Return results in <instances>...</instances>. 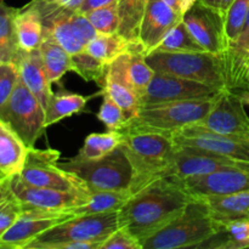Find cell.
I'll use <instances>...</instances> for the list:
<instances>
[{"label": "cell", "mask_w": 249, "mask_h": 249, "mask_svg": "<svg viewBox=\"0 0 249 249\" xmlns=\"http://www.w3.org/2000/svg\"><path fill=\"white\" fill-rule=\"evenodd\" d=\"M172 178H160L131 195L118 211L119 226L141 242L174 220L194 199Z\"/></svg>", "instance_id": "obj_1"}, {"label": "cell", "mask_w": 249, "mask_h": 249, "mask_svg": "<svg viewBox=\"0 0 249 249\" xmlns=\"http://www.w3.org/2000/svg\"><path fill=\"white\" fill-rule=\"evenodd\" d=\"M119 147L133 168L130 191L135 194L151 182L173 173L177 146L172 136L148 131H121Z\"/></svg>", "instance_id": "obj_2"}, {"label": "cell", "mask_w": 249, "mask_h": 249, "mask_svg": "<svg viewBox=\"0 0 249 249\" xmlns=\"http://www.w3.org/2000/svg\"><path fill=\"white\" fill-rule=\"evenodd\" d=\"M207 202L195 197L180 215L141 242L142 249L196 248L219 231Z\"/></svg>", "instance_id": "obj_3"}, {"label": "cell", "mask_w": 249, "mask_h": 249, "mask_svg": "<svg viewBox=\"0 0 249 249\" xmlns=\"http://www.w3.org/2000/svg\"><path fill=\"white\" fill-rule=\"evenodd\" d=\"M214 99L169 101L140 106L135 118L130 119L121 131H148L172 136L178 130L206 118Z\"/></svg>", "instance_id": "obj_4"}, {"label": "cell", "mask_w": 249, "mask_h": 249, "mask_svg": "<svg viewBox=\"0 0 249 249\" xmlns=\"http://www.w3.org/2000/svg\"><path fill=\"white\" fill-rule=\"evenodd\" d=\"M146 61L155 72L196 80L199 83L228 89V67L225 53H160L153 51Z\"/></svg>", "instance_id": "obj_5"}, {"label": "cell", "mask_w": 249, "mask_h": 249, "mask_svg": "<svg viewBox=\"0 0 249 249\" xmlns=\"http://www.w3.org/2000/svg\"><path fill=\"white\" fill-rule=\"evenodd\" d=\"M118 228V212L71 216L38 236L26 249H58L71 242H99L102 245Z\"/></svg>", "instance_id": "obj_6"}, {"label": "cell", "mask_w": 249, "mask_h": 249, "mask_svg": "<svg viewBox=\"0 0 249 249\" xmlns=\"http://www.w3.org/2000/svg\"><path fill=\"white\" fill-rule=\"evenodd\" d=\"M58 164L83 180L91 192L130 191L133 168L119 146L99 160H87L73 157L66 162H58Z\"/></svg>", "instance_id": "obj_7"}, {"label": "cell", "mask_w": 249, "mask_h": 249, "mask_svg": "<svg viewBox=\"0 0 249 249\" xmlns=\"http://www.w3.org/2000/svg\"><path fill=\"white\" fill-rule=\"evenodd\" d=\"M10 189L21 204L22 214L39 218H71L68 209L83 204L91 195L33 186L24 182L18 175L10 179Z\"/></svg>", "instance_id": "obj_8"}, {"label": "cell", "mask_w": 249, "mask_h": 249, "mask_svg": "<svg viewBox=\"0 0 249 249\" xmlns=\"http://www.w3.org/2000/svg\"><path fill=\"white\" fill-rule=\"evenodd\" d=\"M60 151L53 148H29L24 167L18 177L33 186L91 194L83 180L60 167Z\"/></svg>", "instance_id": "obj_9"}, {"label": "cell", "mask_w": 249, "mask_h": 249, "mask_svg": "<svg viewBox=\"0 0 249 249\" xmlns=\"http://www.w3.org/2000/svg\"><path fill=\"white\" fill-rule=\"evenodd\" d=\"M0 119L6 122L29 148L34 147L46 129L45 109L21 77L7 104L0 108Z\"/></svg>", "instance_id": "obj_10"}, {"label": "cell", "mask_w": 249, "mask_h": 249, "mask_svg": "<svg viewBox=\"0 0 249 249\" xmlns=\"http://www.w3.org/2000/svg\"><path fill=\"white\" fill-rule=\"evenodd\" d=\"M178 147L192 148L211 155L249 163V139L214 133L198 124L184 126L173 134Z\"/></svg>", "instance_id": "obj_11"}, {"label": "cell", "mask_w": 249, "mask_h": 249, "mask_svg": "<svg viewBox=\"0 0 249 249\" xmlns=\"http://www.w3.org/2000/svg\"><path fill=\"white\" fill-rule=\"evenodd\" d=\"M223 90V88L206 83L156 72L145 95L141 99L140 106L169 101L214 99Z\"/></svg>", "instance_id": "obj_12"}, {"label": "cell", "mask_w": 249, "mask_h": 249, "mask_svg": "<svg viewBox=\"0 0 249 249\" xmlns=\"http://www.w3.org/2000/svg\"><path fill=\"white\" fill-rule=\"evenodd\" d=\"M199 45L215 55H224L230 48L226 34L225 15L197 0L182 17Z\"/></svg>", "instance_id": "obj_13"}, {"label": "cell", "mask_w": 249, "mask_h": 249, "mask_svg": "<svg viewBox=\"0 0 249 249\" xmlns=\"http://www.w3.org/2000/svg\"><path fill=\"white\" fill-rule=\"evenodd\" d=\"M238 95L224 89L214 100L211 111L198 124L214 133L249 139V116Z\"/></svg>", "instance_id": "obj_14"}, {"label": "cell", "mask_w": 249, "mask_h": 249, "mask_svg": "<svg viewBox=\"0 0 249 249\" xmlns=\"http://www.w3.org/2000/svg\"><path fill=\"white\" fill-rule=\"evenodd\" d=\"M172 179L196 198L225 196L249 190V163L243 167L220 169L209 174Z\"/></svg>", "instance_id": "obj_15"}, {"label": "cell", "mask_w": 249, "mask_h": 249, "mask_svg": "<svg viewBox=\"0 0 249 249\" xmlns=\"http://www.w3.org/2000/svg\"><path fill=\"white\" fill-rule=\"evenodd\" d=\"M40 12L43 28L50 32L53 38L71 53L85 50V45L75 34L74 18L78 10L68 9L50 0H32Z\"/></svg>", "instance_id": "obj_16"}, {"label": "cell", "mask_w": 249, "mask_h": 249, "mask_svg": "<svg viewBox=\"0 0 249 249\" xmlns=\"http://www.w3.org/2000/svg\"><path fill=\"white\" fill-rule=\"evenodd\" d=\"M182 17L162 0H148L139 33V43L142 46L143 55L153 53Z\"/></svg>", "instance_id": "obj_17"}, {"label": "cell", "mask_w": 249, "mask_h": 249, "mask_svg": "<svg viewBox=\"0 0 249 249\" xmlns=\"http://www.w3.org/2000/svg\"><path fill=\"white\" fill-rule=\"evenodd\" d=\"M107 73L126 85L140 102L156 72L147 63L142 51L131 50L109 63Z\"/></svg>", "instance_id": "obj_18"}, {"label": "cell", "mask_w": 249, "mask_h": 249, "mask_svg": "<svg viewBox=\"0 0 249 249\" xmlns=\"http://www.w3.org/2000/svg\"><path fill=\"white\" fill-rule=\"evenodd\" d=\"M17 66H18L19 77L23 80L24 85L45 109L53 92L51 90L53 83L49 80L44 68L40 50L36 49L32 51H23Z\"/></svg>", "instance_id": "obj_19"}, {"label": "cell", "mask_w": 249, "mask_h": 249, "mask_svg": "<svg viewBox=\"0 0 249 249\" xmlns=\"http://www.w3.org/2000/svg\"><path fill=\"white\" fill-rule=\"evenodd\" d=\"M66 219L39 218L21 214L14 225L0 237V248L26 249L38 236Z\"/></svg>", "instance_id": "obj_20"}, {"label": "cell", "mask_w": 249, "mask_h": 249, "mask_svg": "<svg viewBox=\"0 0 249 249\" xmlns=\"http://www.w3.org/2000/svg\"><path fill=\"white\" fill-rule=\"evenodd\" d=\"M29 147L21 136L2 119H0V173L12 178L22 172Z\"/></svg>", "instance_id": "obj_21"}, {"label": "cell", "mask_w": 249, "mask_h": 249, "mask_svg": "<svg viewBox=\"0 0 249 249\" xmlns=\"http://www.w3.org/2000/svg\"><path fill=\"white\" fill-rule=\"evenodd\" d=\"M203 199L208 204L211 216L219 226L231 221L249 220V190Z\"/></svg>", "instance_id": "obj_22"}, {"label": "cell", "mask_w": 249, "mask_h": 249, "mask_svg": "<svg viewBox=\"0 0 249 249\" xmlns=\"http://www.w3.org/2000/svg\"><path fill=\"white\" fill-rule=\"evenodd\" d=\"M39 50L44 68L51 83L58 82L67 72H74L72 55L46 29L43 32Z\"/></svg>", "instance_id": "obj_23"}, {"label": "cell", "mask_w": 249, "mask_h": 249, "mask_svg": "<svg viewBox=\"0 0 249 249\" xmlns=\"http://www.w3.org/2000/svg\"><path fill=\"white\" fill-rule=\"evenodd\" d=\"M15 24L21 50L32 51L39 49L43 39L44 28L40 12L33 1L18 9Z\"/></svg>", "instance_id": "obj_24"}, {"label": "cell", "mask_w": 249, "mask_h": 249, "mask_svg": "<svg viewBox=\"0 0 249 249\" xmlns=\"http://www.w3.org/2000/svg\"><path fill=\"white\" fill-rule=\"evenodd\" d=\"M18 9L9 6L0 0V62L16 63L21 58V50L17 39L15 18Z\"/></svg>", "instance_id": "obj_25"}, {"label": "cell", "mask_w": 249, "mask_h": 249, "mask_svg": "<svg viewBox=\"0 0 249 249\" xmlns=\"http://www.w3.org/2000/svg\"><path fill=\"white\" fill-rule=\"evenodd\" d=\"M131 191H97L91 192L87 202L79 206L72 207L67 211L68 215H89V214H101L118 212L131 197Z\"/></svg>", "instance_id": "obj_26"}, {"label": "cell", "mask_w": 249, "mask_h": 249, "mask_svg": "<svg viewBox=\"0 0 249 249\" xmlns=\"http://www.w3.org/2000/svg\"><path fill=\"white\" fill-rule=\"evenodd\" d=\"M85 49H87L90 55H92L101 62L106 63V65H109L117 57L131 50L142 51L141 44L130 43L119 33H97V36L88 44Z\"/></svg>", "instance_id": "obj_27"}, {"label": "cell", "mask_w": 249, "mask_h": 249, "mask_svg": "<svg viewBox=\"0 0 249 249\" xmlns=\"http://www.w3.org/2000/svg\"><path fill=\"white\" fill-rule=\"evenodd\" d=\"M198 249L249 248V220H237L221 225L212 237L197 246Z\"/></svg>", "instance_id": "obj_28"}, {"label": "cell", "mask_w": 249, "mask_h": 249, "mask_svg": "<svg viewBox=\"0 0 249 249\" xmlns=\"http://www.w3.org/2000/svg\"><path fill=\"white\" fill-rule=\"evenodd\" d=\"M88 97L72 92H53L45 108L46 128L84 109Z\"/></svg>", "instance_id": "obj_29"}, {"label": "cell", "mask_w": 249, "mask_h": 249, "mask_svg": "<svg viewBox=\"0 0 249 249\" xmlns=\"http://www.w3.org/2000/svg\"><path fill=\"white\" fill-rule=\"evenodd\" d=\"M148 0H119L118 33L133 44L139 43L141 21Z\"/></svg>", "instance_id": "obj_30"}, {"label": "cell", "mask_w": 249, "mask_h": 249, "mask_svg": "<svg viewBox=\"0 0 249 249\" xmlns=\"http://www.w3.org/2000/svg\"><path fill=\"white\" fill-rule=\"evenodd\" d=\"M122 140V133L118 130H108L106 133H94L85 138L84 145L75 158L78 160H99L116 150Z\"/></svg>", "instance_id": "obj_31"}, {"label": "cell", "mask_w": 249, "mask_h": 249, "mask_svg": "<svg viewBox=\"0 0 249 249\" xmlns=\"http://www.w3.org/2000/svg\"><path fill=\"white\" fill-rule=\"evenodd\" d=\"M155 51L160 53H201L206 51L196 40L184 19L179 22L169 33L164 36L162 43Z\"/></svg>", "instance_id": "obj_32"}, {"label": "cell", "mask_w": 249, "mask_h": 249, "mask_svg": "<svg viewBox=\"0 0 249 249\" xmlns=\"http://www.w3.org/2000/svg\"><path fill=\"white\" fill-rule=\"evenodd\" d=\"M73 66H74V72L79 77L87 82H95L104 89L105 83H106L107 71H108V65L101 62L90 55L87 49L80 53L72 55Z\"/></svg>", "instance_id": "obj_33"}, {"label": "cell", "mask_w": 249, "mask_h": 249, "mask_svg": "<svg viewBox=\"0 0 249 249\" xmlns=\"http://www.w3.org/2000/svg\"><path fill=\"white\" fill-rule=\"evenodd\" d=\"M104 91H106L122 107L126 118H128V122L138 116L140 102H139L136 95L126 85H124L119 80L114 79L108 73H107Z\"/></svg>", "instance_id": "obj_34"}, {"label": "cell", "mask_w": 249, "mask_h": 249, "mask_svg": "<svg viewBox=\"0 0 249 249\" xmlns=\"http://www.w3.org/2000/svg\"><path fill=\"white\" fill-rule=\"evenodd\" d=\"M92 24L97 33L113 34L118 33L119 29V12L118 2L109 6L100 7L84 14Z\"/></svg>", "instance_id": "obj_35"}, {"label": "cell", "mask_w": 249, "mask_h": 249, "mask_svg": "<svg viewBox=\"0 0 249 249\" xmlns=\"http://www.w3.org/2000/svg\"><path fill=\"white\" fill-rule=\"evenodd\" d=\"M102 97L104 99H102L101 107L97 112L99 121L104 123L108 130H123L128 123V118L122 107L104 90H102Z\"/></svg>", "instance_id": "obj_36"}, {"label": "cell", "mask_w": 249, "mask_h": 249, "mask_svg": "<svg viewBox=\"0 0 249 249\" xmlns=\"http://www.w3.org/2000/svg\"><path fill=\"white\" fill-rule=\"evenodd\" d=\"M249 10V0H233L226 12V34L230 45L240 36Z\"/></svg>", "instance_id": "obj_37"}, {"label": "cell", "mask_w": 249, "mask_h": 249, "mask_svg": "<svg viewBox=\"0 0 249 249\" xmlns=\"http://www.w3.org/2000/svg\"><path fill=\"white\" fill-rule=\"evenodd\" d=\"M18 79L19 71L16 63H0V108L7 104Z\"/></svg>", "instance_id": "obj_38"}, {"label": "cell", "mask_w": 249, "mask_h": 249, "mask_svg": "<svg viewBox=\"0 0 249 249\" xmlns=\"http://www.w3.org/2000/svg\"><path fill=\"white\" fill-rule=\"evenodd\" d=\"M100 249H142V247L140 241L128 229L119 226L102 242Z\"/></svg>", "instance_id": "obj_39"}, {"label": "cell", "mask_w": 249, "mask_h": 249, "mask_svg": "<svg viewBox=\"0 0 249 249\" xmlns=\"http://www.w3.org/2000/svg\"><path fill=\"white\" fill-rule=\"evenodd\" d=\"M21 214V204L11 192V195L0 203V237L14 225Z\"/></svg>", "instance_id": "obj_40"}, {"label": "cell", "mask_w": 249, "mask_h": 249, "mask_svg": "<svg viewBox=\"0 0 249 249\" xmlns=\"http://www.w3.org/2000/svg\"><path fill=\"white\" fill-rule=\"evenodd\" d=\"M228 89L238 95L243 104L249 106V60L229 79Z\"/></svg>", "instance_id": "obj_41"}, {"label": "cell", "mask_w": 249, "mask_h": 249, "mask_svg": "<svg viewBox=\"0 0 249 249\" xmlns=\"http://www.w3.org/2000/svg\"><path fill=\"white\" fill-rule=\"evenodd\" d=\"M119 0H84L78 11L82 14H87V12L92 11V10L100 9V7L109 6L112 4H117Z\"/></svg>", "instance_id": "obj_42"}, {"label": "cell", "mask_w": 249, "mask_h": 249, "mask_svg": "<svg viewBox=\"0 0 249 249\" xmlns=\"http://www.w3.org/2000/svg\"><path fill=\"white\" fill-rule=\"evenodd\" d=\"M164 1L168 6L172 7L174 11H177L178 14H180L181 16H184L195 4H196L197 0H162Z\"/></svg>", "instance_id": "obj_43"}, {"label": "cell", "mask_w": 249, "mask_h": 249, "mask_svg": "<svg viewBox=\"0 0 249 249\" xmlns=\"http://www.w3.org/2000/svg\"><path fill=\"white\" fill-rule=\"evenodd\" d=\"M202 4L207 5V6L212 7V9L218 10L219 12L224 14L226 16V12H228L229 7L232 4L233 0H198Z\"/></svg>", "instance_id": "obj_44"}, {"label": "cell", "mask_w": 249, "mask_h": 249, "mask_svg": "<svg viewBox=\"0 0 249 249\" xmlns=\"http://www.w3.org/2000/svg\"><path fill=\"white\" fill-rule=\"evenodd\" d=\"M50 1L55 2V4L57 5H61V6L63 7H68V9L78 10L84 0H50Z\"/></svg>", "instance_id": "obj_45"}, {"label": "cell", "mask_w": 249, "mask_h": 249, "mask_svg": "<svg viewBox=\"0 0 249 249\" xmlns=\"http://www.w3.org/2000/svg\"><path fill=\"white\" fill-rule=\"evenodd\" d=\"M10 179H11V178H9V179H4L0 181V203H1L2 201H5V199H6L7 197L11 195V189H10Z\"/></svg>", "instance_id": "obj_46"}, {"label": "cell", "mask_w": 249, "mask_h": 249, "mask_svg": "<svg viewBox=\"0 0 249 249\" xmlns=\"http://www.w3.org/2000/svg\"><path fill=\"white\" fill-rule=\"evenodd\" d=\"M4 179H9V178H5L4 175H2L1 173H0V181H1V180H4Z\"/></svg>", "instance_id": "obj_47"}, {"label": "cell", "mask_w": 249, "mask_h": 249, "mask_svg": "<svg viewBox=\"0 0 249 249\" xmlns=\"http://www.w3.org/2000/svg\"><path fill=\"white\" fill-rule=\"evenodd\" d=\"M0 63H1V62H0Z\"/></svg>", "instance_id": "obj_48"}]
</instances>
